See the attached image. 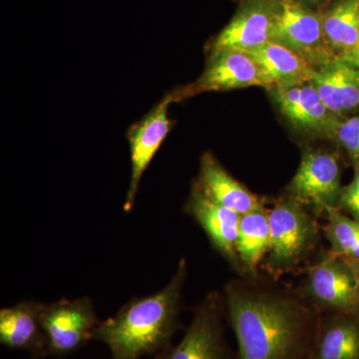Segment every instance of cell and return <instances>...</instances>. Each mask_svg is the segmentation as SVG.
I'll return each instance as SVG.
<instances>
[{
  "label": "cell",
  "instance_id": "obj_1",
  "mask_svg": "<svg viewBox=\"0 0 359 359\" xmlns=\"http://www.w3.org/2000/svg\"><path fill=\"white\" fill-rule=\"evenodd\" d=\"M238 359H309L320 318L301 297L250 280L224 287Z\"/></svg>",
  "mask_w": 359,
  "mask_h": 359
},
{
  "label": "cell",
  "instance_id": "obj_2",
  "mask_svg": "<svg viewBox=\"0 0 359 359\" xmlns=\"http://www.w3.org/2000/svg\"><path fill=\"white\" fill-rule=\"evenodd\" d=\"M187 276L188 264L182 259L164 289L130 299L114 316L99 323L93 340L107 346L111 359L156 358L166 353L180 327Z\"/></svg>",
  "mask_w": 359,
  "mask_h": 359
},
{
  "label": "cell",
  "instance_id": "obj_3",
  "mask_svg": "<svg viewBox=\"0 0 359 359\" xmlns=\"http://www.w3.org/2000/svg\"><path fill=\"white\" fill-rule=\"evenodd\" d=\"M271 244L266 268L278 276L297 269L320 238L316 216L306 205L285 196L268 211Z\"/></svg>",
  "mask_w": 359,
  "mask_h": 359
},
{
  "label": "cell",
  "instance_id": "obj_4",
  "mask_svg": "<svg viewBox=\"0 0 359 359\" xmlns=\"http://www.w3.org/2000/svg\"><path fill=\"white\" fill-rule=\"evenodd\" d=\"M341 166L339 153L327 149H306L287 187V196L306 205L316 216L339 208L341 195Z\"/></svg>",
  "mask_w": 359,
  "mask_h": 359
},
{
  "label": "cell",
  "instance_id": "obj_5",
  "mask_svg": "<svg viewBox=\"0 0 359 359\" xmlns=\"http://www.w3.org/2000/svg\"><path fill=\"white\" fill-rule=\"evenodd\" d=\"M271 41L287 47L316 70L337 58L325 39L321 13L299 0H280Z\"/></svg>",
  "mask_w": 359,
  "mask_h": 359
},
{
  "label": "cell",
  "instance_id": "obj_6",
  "mask_svg": "<svg viewBox=\"0 0 359 359\" xmlns=\"http://www.w3.org/2000/svg\"><path fill=\"white\" fill-rule=\"evenodd\" d=\"M39 318L48 339L49 354L58 359L86 346L101 321L88 297L73 301L62 299L49 304L40 302Z\"/></svg>",
  "mask_w": 359,
  "mask_h": 359
},
{
  "label": "cell",
  "instance_id": "obj_7",
  "mask_svg": "<svg viewBox=\"0 0 359 359\" xmlns=\"http://www.w3.org/2000/svg\"><path fill=\"white\" fill-rule=\"evenodd\" d=\"M224 297L209 292L194 311L192 321L177 346L155 359H231L224 332Z\"/></svg>",
  "mask_w": 359,
  "mask_h": 359
},
{
  "label": "cell",
  "instance_id": "obj_8",
  "mask_svg": "<svg viewBox=\"0 0 359 359\" xmlns=\"http://www.w3.org/2000/svg\"><path fill=\"white\" fill-rule=\"evenodd\" d=\"M304 292L316 309L359 311L355 273L344 257L332 250L323 252L309 269Z\"/></svg>",
  "mask_w": 359,
  "mask_h": 359
},
{
  "label": "cell",
  "instance_id": "obj_9",
  "mask_svg": "<svg viewBox=\"0 0 359 359\" xmlns=\"http://www.w3.org/2000/svg\"><path fill=\"white\" fill-rule=\"evenodd\" d=\"M252 86L269 88L268 80L257 61L247 52L223 49L211 51L201 76L188 86L175 90L174 93L176 102H179L205 92L230 91Z\"/></svg>",
  "mask_w": 359,
  "mask_h": 359
},
{
  "label": "cell",
  "instance_id": "obj_10",
  "mask_svg": "<svg viewBox=\"0 0 359 359\" xmlns=\"http://www.w3.org/2000/svg\"><path fill=\"white\" fill-rule=\"evenodd\" d=\"M278 110L301 133L334 139L340 121L328 110L311 81L269 90Z\"/></svg>",
  "mask_w": 359,
  "mask_h": 359
},
{
  "label": "cell",
  "instance_id": "obj_11",
  "mask_svg": "<svg viewBox=\"0 0 359 359\" xmlns=\"http://www.w3.org/2000/svg\"><path fill=\"white\" fill-rule=\"evenodd\" d=\"M175 102L176 96L173 91L165 96L145 117L129 129L131 180L124 204L125 212H131L133 209L143 175L173 128V122L170 120L168 110L170 105Z\"/></svg>",
  "mask_w": 359,
  "mask_h": 359
},
{
  "label": "cell",
  "instance_id": "obj_12",
  "mask_svg": "<svg viewBox=\"0 0 359 359\" xmlns=\"http://www.w3.org/2000/svg\"><path fill=\"white\" fill-rule=\"evenodd\" d=\"M280 6V0H245L210 49L248 52L263 46L271 41Z\"/></svg>",
  "mask_w": 359,
  "mask_h": 359
},
{
  "label": "cell",
  "instance_id": "obj_13",
  "mask_svg": "<svg viewBox=\"0 0 359 359\" xmlns=\"http://www.w3.org/2000/svg\"><path fill=\"white\" fill-rule=\"evenodd\" d=\"M185 211L204 230L212 247L240 275H244L238 259L237 241L242 215L210 199L197 183H194Z\"/></svg>",
  "mask_w": 359,
  "mask_h": 359
},
{
  "label": "cell",
  "instance_id": "obj_14",
  "mask_svg": "<svg viewBox=\"0 0 359 359\" xmlns=\"http://www.w3.org/2000/svg\"><path fill=\"white\" fill-rule=\"evenodd\" d=\"M40 302H20L0 309V344L29 353L30 359L50 356L48 339L39 318Z\"/></svg>",
  "mask_w": 359,
  "mask_h": 359
},
{
  "label": "cell",
  "instance_id": "obj_15",
  "mask_svg": "<svg viewBox=\"0 0 359 359\" xmlns=\"http://www.w3.org/2000/svg\"><path fill=\"white\" fill-rule=\"evenodd\" d=\"M330 112L339 119L359 113V69L337 58L311 80Z\"/></svg>",
  "mask_w": 359,
  "mask_h": 359
},
{
  "label": "cell",
  "instance_id": "obj_16",
  "mask_svg": "<svg viewBox=\"0 0 359 359\" xmlns=\"http://www.w3.org/2000/svg\"><path fill=\"white\" fill-rule=\"evenodd\" d=\"M196 183L210 199L240 215L263 207L259 198L233 178L212 153H205L201 158Z\"/></svg>",
  "mask_w": 359,
  "mask_h": 359
},
{
  "label": "cell",
  "instance_id": "obj_17",
  "mask_svg": "<svg viewBox=\"0 0 359 359\" xmlns=\"http://www.w3.org/2000/svg\"><path fill=\"white\" fill-rule=\"evenodd\" d=\"M309 359H359V311H332L320 318Z\"/></svg>",
  "mask_w": 359,
  "mask_h": 359
},
{
  "label": "cell",
  "instance_id": "obj_18",
  "mask_svg": "<svg viewBox=\"0 0 359 359\" xmlns=\"http://www.w3.org/2000/svg\"><path fill=\"white\" fill-rule=\"evenodd\" d=\"M247 53L263 70L269 82V90L311 81L316 72L301 56L276 42H266Z\"/></svg>",
  "mask_w": 359,
  "mask_h": 359
},
{
  "label": "cell",
  "instance_id": "obj_19",
  "mask_svg": "<svg viewBox=\"0 0 359 359\" xmlns=\"http://www.w3.org/2000/svg\"><path fill=\"white\" fill-rule=\"evenodd\" d=\"M271 244L268 210L264 207L241 216L237 252L245 275L256 276Z\"/></svg>",
  "mask_w": 359,
  "mask_h": 359
},
{
  "label": "cell",
  "instance_id": "obj_20",
  "mask_svg": "<svg viewBox=\"0 0 359 359\" xmlns=\"http://www.w3.org/2000/svg\"><path fill=\"white\" fill-rule=\"evenodd\" d=\"M325 39L337 57L359 44V0H334L321 13Z\"/></svg>",
  "mask_w": 359,
  "mask_h": 359
},
{
  "label": "cell",
  "instance_id": "obj_21",
  "mask_svg": "<svg viewBox=\"0 0 359 359\" xmlns=\"http://www.w3.org/2000/svg\"><path fill=\"white\" fill-rule=\"evenodd\" d=\"M327 224L323 228L334 254L359 259V219L347 216L339 208L328 210Z\"/></svg>",
  "mask_w": 359,
  "mask_h": 359
},
{
  "label": "cell",
  "instance_id": "obj_22",
  "mask_svg": "<svg viewBox=\"0 0 359 359\" xmlns=\"http://www.w3.org/2000/svg\"><path fill=\"white\" fill-rule=\"evenodd\" d=\"M334 140L346 152L353 167L359 165V113L340 119Z\"/></svg>",
  "mask_w": 359,
  "mask_h": 359
},
{
  "label": "cell",
  "instance_id": "obj_23",
  "mask_svg": "<svg viewBox=\"0 0 359 359\" xmlns=\"http://www.w3.org/2000/svg\"><path fill=\"white\" fill-rule=\"evenodd\" d=\"M339 209L351 218L359 219V165L354 167V177L348 186L342 188Z\"/></svg>",
  "mask_w": 359,
  "mask_h": 359
},
{
  "label": "cell",
  "instance_id": "obj_24",
  "mask_svg": "<svg viewBox=\"0 0 359 359\" xmlns=\"http://www.w3.org/2000/svg\"><path fill=\"white\" fill-rule=\"evenodd\" d=\"M339 59L351 63L359 69V44L353 50L347 52L344 55L340 56Z\"/></svg>",
  "mask_w": 359,
  "mask_h": 359
},
{
  "label": "cell",
  "instance_id": "obj_25",
  "mask_svg": "<svg viewBox=\"0 0 359 359\" xmlns=\"http://www.w3.org/2000/svg\"><path fill=\"white\" fill-rule=\"evenodd\" d=\"M347 262H348L349 264H351V268H353L354 273L356 276V280H358V304H359V259H346L344 257Z\"/></svg>",
  "mask_w": 359,
  "mask_h": 359
},
{
  "label": "cell",
  "instance_id": "obj_26",
  "mask_svg": "<svg viewBox=\"0 0 359 359\" xmlns=\"http://www.w3.org/2000/svg\"><path fill=\"white\" fill-rule=\"evenodd\" d=\"M299 1H301L304 4H323V2L327 1V0H299Z\"/></svg>",
  "mask_w": 359,
  "mask_h": 359
}]
</instances>
